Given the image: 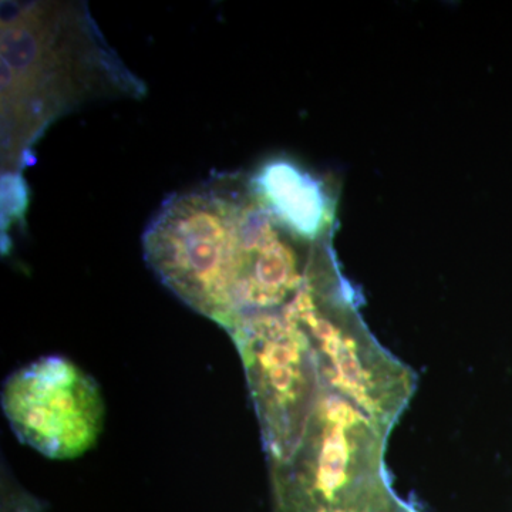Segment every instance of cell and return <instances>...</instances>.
<instances>
[{
    "label": "cell",
    "mask_w": 512,
    "mask_h": 512,
    "mask_svg": "<svg viewBox=\"0 0 512 512\" xmlns=\"http://www.w3.org/2000/svg\"><path fill=\"white\" fill-rule=\"evenodd\" d=\"M138 82L101 37L86 6L2 8V157L15 170L52 121L100 97L140 96Z\"/></svg>",
    "instance_id": "cell-1"
},
{
    "label": "cell",
    "mask_w": 512,
    "mask_h": 512,
    "mask_svg": "<svg viewBox=\"0 0 512 512\" xmlns=\"http://www.w3.org/2000/svg\"><path fill=\"white\" fill-rule=\"evenodd\" d=\"M271 215L255 177L221 174L164 201L144 232V256L181 301L229 330Z\"/></svg>",
    "instance_id": "cell-2"
},
{
    "label": "cell",
    "mask_w": 512,
    "mask_h": 512,
    "mask_svg": "<svg viewBox=\"0 0 512 512\" xmlns=\"http://www.w3.org/2000/svg\"><path fill=\"white\" fill-rule=\"evenodd\" d=\"M237 343L272 463L299 447L316 407L330 392L318 350L288 305L252 313L228 330Z\"/></svg>",
    "instance_id": "cell-3"
},
{
    "label": "cell",
    "mask_w": 512,
    "mask_h": 512,
    "mask_svg": "<svg viewBox=\"0 0 512 512\" xmlns=\"http://www.w3.org/2000/svg\"><path fill=\"white\" fill-rule=\"evenodd\" d=\"M2 404L19 440L55 460L82 456L103 430L99 386L64 357H45L13 373Z\"/></svg>",
    "instance_id": "cell-4"
}]
</instances>
